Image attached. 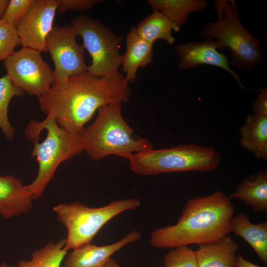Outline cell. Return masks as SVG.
<instances>
[{"mask_svg": "<svg viewBox=\"0 0 267 267\" xmlns=\"http://www.w3.org/2000/svg\"><path fill=\"white\" fill-rule=\"evenodd\" d=\"M0 267H19L18 266H13L9 265L4 262H2L0 264Z\"/></svg>", "mask_w": 267, "mask_h": 267, "instance_id": "obj_33", "label": "cell"}, {"mask_svg": "<svg viewBox=\"0 0 267 267\" xmlns=\"http://www.w3.org/2000/svg\"><path fill=\"white\" fill-rule=\"evenodd\" d=\"M234 0H230L223 18L206 24L201 36L216 42L218 49L228 48L231 62L240 71L249 72L260 65L264 59V48L258 38L242 25Z\"/></svg>", "mask_w": 267, "mask_h": 267, "instance_id": "obj_7", "label": "cell"}, {"mask_svg": "<svg viewBox=\"0 0 267 267\" xmlns=\"http://www.w3.org/2000/svg\"><path fill=\"white\" fill-rule=\"evenodd\" d=\"M140 232L133 230L114 243L98 246L91 243L67 254L64 267H104L111 257L129 244L141 239Z\"/></svg>", "mask_w": 267, "mask_h": 267, "instance_id": "obj_13", "label": "cell"}, {"mask_svg": "<svg viewBox=\"0 0 267 267\" xmlns=\"http://www.w3.org/2000/svg\"><path fill=\"white\" fill-rule=\"evenodd\" d=\"M218 49L216 42L210 39H206L203 42L195 41L177 44L175 51L180 58L178 67L183 70L200 65L219 67L230 74L241 89L253 90L243 85L239 75L230 67L231 62L225 55L219 52Z\"/></svg>", "mask_w": 267, "mask_h": 267, "instance_id": "obj_12", "label": "cell"}, {"mask_svg": "<svg viewBox=\"0 0 267 267\" xmlns=\"http://www.w3.org/2000/svg\"><path fill=\"white\" fill-rule=\"evenodd\" d=\"M138 198L119 199L100 207L92 208L80 202L62 203L53 211L67 230L64 248L68 251L91 243L102 227L121 213L134 210L140 206Z\"/></svg>", "mask_w": 267, "mask_h": 267, "instance_id": "obj_6", "label": "cell"}, {"mask_svg": "<svg viewBox=\"0 0 267 267\" xmlns=\"http://www.w3.org/2000/svg\"><path fill=\"white\" fill-rule=\"evenodd\" d=\"M24 92L14 86L7 75L0 78V128L6 138L13 139L15 130L9 122L8 109L9 103L14 96H21Z\"/></svg>", "mask_w": 267, "mask_h": 267, "instance_id": "obj_23", "label": "cell"}, {"mask_svg": "<svg viewBox=\"0 0 267 267\" xmlns=\"http://www.w3.org/2000/svg\"><path fill=\"white\" fill-rule=\"evenodd\" d=\"M21 45L16 27L0 19V61H4Z\"/></svg>", "mask_w": 267, "mask_h": 267, "instance_id": "obj_25", "label": "cell"}, {"mask_svg": "<svg viewBox=\"0 0 267 267\" xmlns=\"http://www.w3.org/2000/svg\"><path fill=\"white\" fill-rule=\"evenodd\" d=\"M32 195L27 185L13 175L0 176V214L5 219L29 212Z\"/></svg>", "mask_w": 267, "mask_h": 267, "instance_id": "obj_14", "label": "cell"}, {"mask_svg": "<svg viewBox=\"0 0 267 267\" xmlns=\"http://www.w3.org/2000/svg\"><path fill=\"white\" fill-rule=\"evenodd\" d=\"M65 239L58 242L49 241L33 252L30 260L18 263L19 267H60L68 251L64 248Z\"/></svg>", "mask_w": 267, "mask_h": 267, "instance_id": "obj_22", "label": "cell"}, {"mask_svg": "<svg viewBox=\"0 0 267 267\" xmlns=\"http://www.w3.org/2000/svg\"><path fill=\"white\" fill-rule=\"evenodd\" d=\"M254 114L267 116V89L261 88L251 103Z\"/></svg>", "mask_w": 267, "mask_h": 267, "instance_id": "obj_28", "label": "cell"}, {"mask_svg": "<svg viewBox=\"0 0 267 267\" xmlns=\"http://www.w3.org/2000/svg\"><path fill=\"white\" fill-rule=\"evenodd\" d=\"M104 267H121L112 258L109 259Z\"/></svg>", "mask_w": 267, "mask_h": 267, "instance_id": "obj_32", "label": "cell"}, {"mask_svg": "<svg viewBox=\"0 0 267 267\" xmlns=\"http://www.w3.org/2000/svg\"><path fill=\"white\" fill-rule=\"evenodd\" d=\"M128 83L119 71L99 78L86 72L62 83L54 82L38 99L44 114L52 116L66 131L79 134L101 106L129 100Z\"/></svg>", "mask_w": 267, "mask_h": 267, "instance_id": "obj_1", "label": "cell"}, {"mask_svg": "<svg viewBox=\"0 0 267 267\" xmlns=\"http://www.w3.org/2000/svg\"><path fill=\"white\" fill-rule=\"evenodd\" d=\"M244 239L254 250L260 260L267 264V222L254 224L244 213L232 218L231 232Z\"/></svg>", "mask_w": 267, "mask_h": 267, "instance_id": "obj_19", "label": "cell"}, {"mask_svg": "<svg viewBox=\"0 0 267 267\" xmlns=\"http://www.w3.org/2000/svg\"><path fill=\"white\" fill-rule=\"evenodd\" d=\"M25 134L35 143L32 155L36 157L39 169L35 179L27 186L37 200L43 194L59 165L83 150L79 134L61 128L49 115L41 122H30Z\"/></svg>", "mask_w": 267, "mask_h": 267, "instance_id": "obj_4", "label": "cell"}, {"mask_svg": "<svg viewBox=\"0 0 267 267\" xmlns=\"http://www.w3.org/2000/svg\"><path fill=\"white\" fill-rule=\"evenodd\" d=\"M236 267H261L245 259L240 254L236 256Z\"/></svg>", "mask_w": 267, "mask_h": 267, "instance_id": "obj_30", "label": "cell"}, {"mask_svg": "<svg viewBox=\"0 0 267 267\" xmlns=\"http://www.w3.org/2000/svg\"><path fill=\"white\" fill-rule=\"evenodd\" d=\"M128 159L134 173L152 176L171 172H210L219 168L222 156L213 148L190 144L151 149L134 154Z\"/></svg>", "mask_w": 267, "mask_h": 267, "instance_id": "obj_5", "label": "cell"}, {"mask_svg": "<svg viewBox=\"0 0 267 267\" xmlns=\"http://www.w3.org/2000/svg\"><path fill=\"white\" fill-rule=\"evenodd\" d=\"M58 0H34L16 26L21 45L47 52V37L53 27Z\"/></svg>", "mask_w": 267, "mask_h": 267, "instance_id": "obj_11", "label": "cell"}, {"mask_svg": "<svg viewBox=\"0 0 267 267\" xmlns=\"http://www.w3.org/2000/svg\"><path fill=\"white\" fill-rule=\"evenodd\" d=\"M41 51L27 47L14 51L3 61L13 85L30 95L40 96L54 82L53 71Z\"/></svg>", "mask_w": 267, "mask_h": 267, "instance_id": "obj_9", "label": "cell"}, {"mask_svg": "<svg viewBox=\"0 0 267 267\" xmlns=\"http://www.w3.org/2000/svg\"><path fill=\"white\" fill-rule=\"evenodd\" d=\"M240 146L257 159L267 161V116L248 114L239 129Z\"/></svg>", "mask_w": 267, "mask_h": 267, "instance_id": "obj_17", "label": "cell"}, {"mask_svg": "<svg viewBox=\"0 0 267 267\" xmlns=\"http://www.w3.org/2000/svg\"><path fill=\"white\" fill-rule=\"evenodd\" d=\"M153 9L160 11L180 28L191 12L204 11L208 3L205 0H149Z\"/></svg>", "mask_w": 267, "mask_h": 267, "instance_id": "obj_21", "label": "cell"}, {"mask_svg": "<svg viewBox=\"0 0 267 267\" xmlns=\"http://www.w3.org/2000/svg\"><path fill=\"white\" fill-rule=\"evenodd\" d=\"M77 33L70 25L53 26L46 41V50L54 65L55 83H62L71 77L87 72L85 48L76 40Z\"/></svg>", "mask_w": 267, "mask_h": 267, "instance_id": "obj_10", "label": "cell"}, {"mask_svg": "<svg viewBox=\"0 0 267 267\" xmlns=\"http://www.w3.org/2000/svg\"><path fill=\"white\" fill-rule=\"evenodd\" d=\"M83 151L99 160L109 155L128 159L132 155L153 149L148 140L134 134L122 114V103L101 106L94 121L79 134Z\"/></svg>", "mask_w": 267, "mask_h": 267, "instance_id": "obj_3", "label": "cell"}, {"mask_svg": "<svg viewBox=\"0 0 267 267\" xmlns=\"http://www.w3.org/2000/svg\"><path fill=\"white\" fill-rule=\"evenodd\" d=\"M140 37L153 44L157 40L165 41L172 44L175 42L172 31L179 32L180 28L170 21L163 13L153 9L151 14L140 22L135 27Z\"/></svg>", "mask_w": 267, "mask_h": 267, "instance_id": "obj_20", "label": "cell"}, {"mask_svg": "<svg viewBox=\"0 0 267 267\" xmlns=\"http://www.w3.org/2000/svg\"><path fill=\"white\" fill-rule=\"evenodd\" d=\"M234 213L230 199L221 190L192 197L186 202L176 224L153 230L150 243L156 248L171 249L217 241L231 232Z\"/></svg>", "mask_w": 267, "mask_h": 267, "instance_id": "obj_2", "label": "cell"}, {"mask_svg": "<svg viewBox=\"0 0 267 267\" xmlns=\"http://www.w3.org/2000/svg\"><path fill=\"white\" fill-rule=\"evenodd\" d=\"M163 261L164 267H198L195 251L187 245L171 248Z\"/></svg>", "mask_w": 267, "mask_h": 267, "instance_id": "obj_24", "label": "cell"}, {"mask_svg": "<svg viewBox=\"0 0 267 267\" xmlns=\"http://www.w3.org/2000/svg\"><path fill=\"white\" fill-rule=\"evenodd\" d=\"M77 36L81 37L83 46L91 57L87 73L94 77H101L119 72L123 55L119 52L122 37L99 21L86 15L74 17L71 22Z\"/></svg>", "mask_w": 267, "mask_h": 267, "instance_id": "obj_8", "label": "cell"}, {"mask_svg": "<svg viewBox=\"0 0 267 267\" xmlns=\"http://www.w3.org/2000/svg\"><path fill=\"white\" fill-rule=\"evenodd\" d=\"M238 245L229 234L221 239L199 245L195 251L198 267H236Z\"/></svg>", "mask_w": 267, "mask_h": 267, "instance_id": "obj_16", "label": "cell"}, {"mask_svg": "<svg viewBox=\"0 0 267 267\" xmlns=\"http://www.w3.org/2000/svg\"><path fill=\"white\" fill-rule=\"evenodd\" d=\"M228 197L237 198L253 210L267 211V172L263 170L252 174L240 181L235 191Z\"/></svg>", "mask_w": 267, "mask_h": 267, "instance_id": "obj_18", "label": "cell"}, {"mask_svg": "<svg viewBox=\"0 0 267 267\" xmlns=\"http://www.w3.org/2000/svg\"><path fill=\"white\" fill-rule=\"evenodd\" d=\"M103 1L104 0H58L56 12L62 14L67 11H84Z\"/></svg>", "mask_w": 267, "mask_h": 267, "instance_id": "obj_27", "label": "cell"}, {"mask_svg": "<svg viewBox=\"0 0 267 267\" xmlns=\"http://www.w3.org/2000/svg\"><path fill=\"white\" fill-rule=\"evenodd\" d=\"M33 1L34 0H10L1 19L16 26Z\"/></svg>", "mask_w": 267, "mask_h": 267, "instance_id": "obj_26", "label": "cell"}, {"mask_svg": "<svg viewBox=\"0 0 267 267\" xmlns=\"http://www.w3.org/2000/svg\"><path fill=\"white\" fill-rule=\"evenodd\" d=\"M9 1L10 0H0V19L2 18Z\"/></svg>", "mask_w": 267, "mask_h": 267, "instance_id": "obj_31", "label": "cell"}, {"mask_svg": "<svg viewBox=\"0 0 267 267\" xmlns=\"http://www.w3.org/2000/svg\"><path fill=\"white\" fill-rule=\"evenodd\" d=\"M230 0H216L214 1V8L217 12V21L221 20L223 17L227 5Z\"/></svg>", "mask_w": 267, "mask_h": 267, "instance_id": "obj_29", "label": "cell"}, {"mask_svg": "<svg viewBox=\"0 0 267 267\" xmlns=\"http://www.w3.org/2000/svg\"><path fill=\"white\" fill-rule=\"evenodd\" d=\"M153 44L141 38L135 27L131 28L126 36V51L123 55L122 69L128 83L136 79L139 67L144 68L153 60Z\"/></svg>", "mask_w": 267, "mask_h": 267, "instance_id": "obj_15", "label": "cell"}]
</instances>
